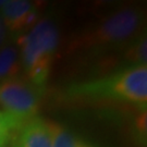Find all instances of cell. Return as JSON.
I'll use <instances>...</instances> for the list:
<instances>
[{"label": "cell", "mask_w": 147, "mask_h": 147, "mask_svg": "<svg viewBox=\"0 0 147 147\" xmlns=\"http://www.w3.org/2000/svg\"><path fill=\"white\" fill-rule=\"evenodd\" d=\"M20 56L27 80L39 88L44 86L59 44V33L53 22H38L19 37Z\"/></svg>", "instance_id": "6da1fadb"}, {"label": "cell", "mask_w": 147, "mask_h": 147, "mask_svg": "<svg viewBox=\"0 0 147 147\" xmlns=\"http://www.w3.org/2000/svg\"><path fill=\"white\" fill-rule=\"evenodd\" d=\"M143 25V12L137 8H123L107 16L99 25L79 40L83 47H110L132 42Z\"/></svg>", "instance_id": "7a4b0ae2"}, {"label": "cell", "mask_w": 147, "mask_h": 147, "mask_svg": "<svg viewBox=\"0 0 147 147\" xmlns=\"http://www.w3.org/2000/svg\"><path fill=\"white\" fill-rule=\"evenodd\" d=\"M40 89L27 79L16 76L0 84V107L3 112L22 124L36 115Z\"/></svg>", "instance_id": "3957f363"}, {"label": "cell", "mask_w": 147, "mask_h": 147, "mask_svg": "<svg viewBox=\"0 0 147 147\" xmlns=\"http://www.w3.org/2000/svg\"><path fill=\"white\" fill-rule=\"evenodd\" d=\"M108 94L116 98L126 100L138 106L147 101V67L135 65L123 70L111 78L105 85Z\"/></svg>", "instance_id": "277c9868"}, {"label": "cell", "mask_w": 147, "mask_h": 147, "mask_svg": "<svg viewBox=\"0 0 147 147\" xmlns=\"http://www.w3.org/2000/svg\"><path fill=\"white\" fill-rule=\"evenodd\" d=\"M0 14L8 31L24 33L30 31L38 23L36 5L26 0H10L0 10Z\"/></svg>", "instance_id": "5b68a950"}, {"label": "cell", "mask_w": 147, "mask_h": 147, "mask_svg": "<svg viewBox=\"0 0 147 147\" xmlns=\"http://www.w3.org/2000/svg\"><path fill=\"white\" fill-rule=\"evenodd\" d=\"M18 147H53L48 122L40 118H32L21 127Z\"/></svg>", "instance_id": "8992f818"}, {"label": "cell", "mask_w": 147, "mask_h": 147, "mask_svg": "<svg viewBox=\"0 0 147 147\" xmlns=\"http://www.w3.org/2000/svg\"><path fill=\"white\" fill-rule=\"evenodd\" d=\"M22 63L19 49L12 45L0 48V84L19 75Z\"/></svg>", "instance_id": "52a82bcc"}, {"label": "cell", "mask_w": 147, "mask_h": 147, "mask_svg": "<svg viewBox=\"0 0 147 147\" xmlns=\"http://www.w3.org/2000/svg\"><path fill=\"white\" fill-rule=\"evenodd\" d=\"M124 57L127 62L135 65L146 64L147 61V40L145 36H141L134 39L127 46L124 53Z\"/></svg>", "instance_id": "ba28073f"}, {"label": "cell", "mask_w": 147, "mask_h": 147, "mask_svg": "<svg viewBox=\"0 0 147 147\" xmlns=\"http://www.w3.org/2000/svg\"><path fill=\"white\" fill-rule=\"evenodd\" d=\"M48 122V126L51 133L53 147H75L78 143V137H75L70 132L56 122Z\"/></svg>", "instance_id": "9c48e42d"}, {"label": "cell", "mask_w": 147, "mask_h": 147, "mask_svg": "<svg viewBox=\"0 0 147 147\" xmlns=\"http://www.w3.org/2000/svg\"><path fill=\"white\" fill-rule=\"evenodd\" d=\"M23 125L24 124L8 116L3 111H0V147H5L11 132L16 129H21Z\"/></svg>", "instance_id": "30bf717a"}, {"label": "cell", "mask_w": 147, "mask_h": 147, "mask_svg": "<svg viewBox=\"0 0 147 147\" xmlns=\"http://www.w3.org/2000/svg\"><path fill=\"white\" fill-rule=\"evenodd\" d=\"M136 126L137 130L141 134H146V111L142 112L140 116L137 117L136 119Z\"/></svg>", "instance_id": "8fae6325"}, {"label": "cell", "mask_w": 147, "mask_h": 147, "mask_svg": "<svg viewBox=\"0 0 147 147\" xmlns=\"http://www.w3.org/2000/svg\"><path fill=\"white\" fill-rule=\"evenodd\" d=\"M7 34H8V28L5 26V23L2 19V16L0 14V48L2 47V45L5 42V38H7Z\"/></svg>", "instance_id": "7c38bea8"}, {"label": "cell", "mask_w": 147, "mask_h": 147, "mask_svg": "<svg viewBox=\"0 0 147 147\" xmlns=\"http://www.w3.org/2000/svg\"><path fill=\"white\" fill-rule=\"evenodd\" d=\"M75 147H96V146L93 145V144H90V143H87V142H85V141H83V140L79 138Z\"/></svg>", "instance_id": "4fadbf2b"}]
</instances>
